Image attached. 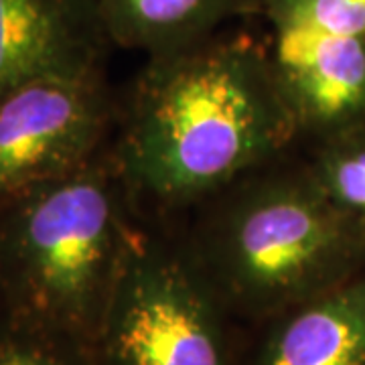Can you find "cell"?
Wrapping results in <instances>:
<instances>
[{"label":"cell","instance_id":"6da1fadb","mask_svg":"<svg viewBox=\"0 0 365 365\" xmlns=\"http://www.w3.org/2000/svg\"><path fill=\"white\" fill-rule=\"evenodd\" d=\"M299 134L270 49L217 33L148 59L110 150L136 199L185 207L276 163Z\"/></svg>","mask_w":365,"mask_h":365},{"label":"cell","instance_id":"7a4b0ae2","mask_svg":"<svg viewBox=\"0 0 365 365\" xmlns=\"http://www.w3.org/2000/svg\"><path fill=\"white\" fill-rule=\"evenodd\" d=\"M134 201L110 148L0 201V307L93 343L140 232Z\"/></svg>","mask_w":365,"mask_h":365},{"label":"cell","instance_id":"3957f363","mask_svg":"<svg viewBox=\"0 0 365 365\" xmlns=\"http://www.w3.org/2000/svg\"><path fill=\"white\" fill-rule=\"evenodd\" d=\"M209 201L187 248L230 313L274 319L361 272L365 230L309 167L272 163Z\"/></svg>","mask_w":365,"mask_h":365},{"label":"cell","instance_id":"277c9868","mask_svg":"<svg viewBox=\"0 0 365 365\" xmlns=\"http://www.w3.org/2000/svg\"><path fill=\"white\" fill-rule=\"evenodd\" d=\"M227 314L187 244L138 232L93 349L100 365H235Z\"/></svg>","mask_w":365,"mask_h":365},{"label":"cell","instance_id":"5b68a950","mask_svg":"<svg viewBox=\"0 0 365 365\" xmlns=\"http://www.w3.org/2000/svg\"><path fill=\"white\" fill-rule=\"evenodd\" d=\"M116 106L104 69L33 79L0 96V201L88 165Z\"/></svg>","mask_w":365,"mask_h":365},{"label":"cell","instance_id":"8992f818","mask_svg":"<svg viewBox=\"0 0 365 365\" xmlns=\"http://www.w3.org/2000/svg\"><path fill=\"white\" fill-rule=\"evenodd\" d=\"M272 66L300 134L365 124V37L278 33Z\"/></svg>","mask_w":365,"mask_h":365},{"label":"cell","instance_id":"52a82bcc","mask_svg":"<svg viewBox=\"0 0 365 365\" xmlns=\"http://www.w3.org/2000/svg\"><path fill=\"white\" fill-rule=\"evenodd\" d=\"M96 0H0V96L33 79L104 69Z\"/></svg>","mask_w":365,"mask_h":365},{"label":"cell","instance_id":"ba28073f","mask_svg":"<svg viewBox=\"0 0 365 365\" xmlns=\"http://www.w3.org/2000/svg\"><path fill=\"white\" fill-rule=\"evenodd\" d=\"M252 365H365V272L274 317Z\"/></svg>","mask_w":365,"mask_h":365},{"label":"cell","instance_id":"9c48e42d","mask_svg":"<svg viewBox=\"0 0 365 365\" xmlns=\"http://www.w3.org/2000/svg\"><path fill=\"white\" fill-rule=\"evenodd\" d=\"M110 45L150 57L182 51L225 23L258 14V0H96Z\"/></svg>","mask_w":365,"mask_h":365},{"label":"cell","instance_id":"30bf717a","mask_svg":"<svg viewBox=\"0 0 365 365\" xmlns=\"http://www.w3.org/2000/svg\"><path fill=\"white\" fill-rule=\"evenodd\" d=\"M307 167L327 199L365 230V124L321 138Z\"/></svg>","mask_w":365,"mask_h":365},{"label":"cell","instance_id":"8fae6325","mask_svg":"<svg viewBox=\"0 0 365 365\" xmlns=\"http://www.w3.org/2000/svg\"><path fill=\"white\" fill-rule=\"evenodd\" d=\"M0 365H100L93 343L0 307Z\"/></svg>","mask_w":365,"mask_h":365},{"label":"cell","instance_id":"7c38bea8","mask_svg":"<svg viewBox=\"0 0 365 365\" xmlns=\"http://www.w3.org/2000/svg\"><path fill=\"white\" fill-rule=\"evenodd\" d=\"M274 33L365 37V0H258Z\"/></svg>","mask_w":365,"mask_h":365}]
</instances>
